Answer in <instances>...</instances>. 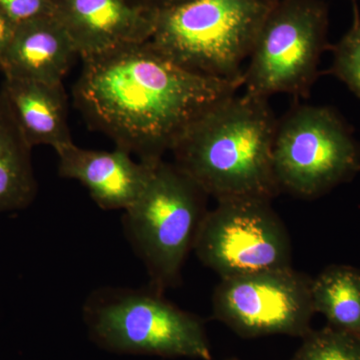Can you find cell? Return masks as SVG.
<instances>
[{
	"mask_svg": "<svg viewBox=\"0 0 360 360\" xmlns=\"http://www.w3.org/2000/svg\"><path fill=\"white\" fill-rule=\"evenodd\" d=\"M73 98L89 127L148 165L160 162L194 118L243 82L198 75L150 44L82 58Z\"/></svg>",
	"mask_w": 360,
	"mask_h": 360,
	"instance_id": "obj_1",
	"label": "cell"
},
{
	"mask_svg": "<svg viewBox=\"0 0 360 360\" xmlns=\"http://www.w3.org/2000/svg\"><path fill=\"white\" fill-rule=\"evenodd\" d=\"M277 120L269 99L224 97L181 132L170 150L174 163L217 201L272 200L281 193L272 163Z\"/></svg>",
	"mask_w": 360,
	"mask_h": 360,
	"instance_id": "obj_2",
	"label": "cell"
},
{
	"mask_svg": "<svg viewBox=\"0 0 360 360\" xmlns=\"http://www.w3.org/2000/svg\"><path fill=\"white\" fill-rule=\"evenodd\" d=\"M82 317L89 340L111 354L212 359L202 319L149 285L96 288L85 300Z\"/></svg>",
	"mask_w": 360,
	"mask_h": 360,
	"instance_id": "obj_3",
	"label": "cell"
},
{
	"mask_svg": "<svg viewBox=\"0 0 360 360\" xmlns=\"http://www.w3.org/2000/svg\"><path fill=\"white\" fill-rule=\"evenodd\" d=\"M207 196L176 165L161 160L123 212V231L146 266L151 288L165 292L181 283L182 269L207 212Z\"/></svg>",
	"mask_w": 360,
	"mask_h": 360,
	"instance_id": "obj_4",
	"label": "cell"
},
{
	"mask_svg": "<svg viewBox=\"0 0 360 360\" xmlns=\"http://www.w3.org/2000/svg\"><path fill=\"white\" fill-rule=\"evenodd\" d=\"M269 9L259 0H191L158 13L149 41L186 70L243 82Z\"/></svg>",
	"mask_w": 360,
	"mask_h": 360,
	"instance_id": "obj_5",
	"label": "cell"
},
{
	"mask_svg": "<svg viewBox=\"0 0 360 360\" xmlns=\"http://www.w3.org/2000/svg\"><path fill=\"white\" fill-rule=\"evenodd\" d=\"M281 193L315 200L360 172V142L331 106L296 104L277 120L272 153Z\"/></svg>",
	"mask_w": 360,
	"mask_h": 360,
	"instance_id": "obj_6",
	"label": "cell"
},
{
	"mask_svg": "<svg viewBox=\"0 0 360 360\" xmlns=\"http://www.w3.org/2000/svg\"><path fill=\"white\" fill-rule=\"evenodd\" d=\"M328 6L322 0H284L269 9L243 70L245 94L269 99L307 98L319 77L328 42Z\"/></svg>",
	"mask_w": 360,
	"mask_h": 360,
	"instance_id": "obj_7",
	"label": "cell"
},
{
	"mask_svg": "<svg viewBox=\"0 0 360 360\" xmlns=\"http://www.w3.org/2000/svg\"><path fill=\"white\" fill-rule=\"evenodd\" d=\"M194 252L220 279L291 266L288 229L271 200L257 198L217 201L201 222Z\"/></svg>",
	"mask_w": 360,
	"mask_h": 360,
	"instance_id": "obj_8",
	"label": "cell"
},
{
	"mask_svg": "<svg viewBox=\"0 0 360 360\" xmlns=\"http://www.w3.org/2000/svg\"><path fill=\"white\" fill-rule=\"evenodd\" d=\"M311 277L292 266L220 279L212 315L239 338L288 335L302 338L315 314Z\"/></svg>",
	"mask_w": 360,
	"mask_h": 360,
	"instance_id": "obj_9",
	"label": "cell"
},
{
	"mask_svg": "<svg viewBox=\"0 0 360 360\" xmlns=\"http://www.w3.org/2000/svg\"><path fill=\"white\" fill-rule=\"evenodd\" d=\"M52 6L82 58L148 41L158 18L127 0H52Z\"/></svg>",
	"mask_w": 360,
	"mask_h": 360,
	"instance_id": "obj_10",
	"label": "cell"
},
{
	"mask_svg": "<svg viewBox=\"0 0 360 360\" xmlns=\"http://www.w3.org/2000/svg\"><path fill=\"white\" fill-rule=\"evenodd\" d=\"M56 153L59 175L79 181L104 210H127L146 188L155 167L116 148L94 150L71 142L59 146Z\"/></svg>",
	"mask_w": 360,
	"mask_h": 360,
	"instance_id": "obj_11",
	"label": "cell"
},
{
	"mask_svg": "<svg viewBox=\"0 0 360 360\" xmlns=\"http://www.w3.org/2000/svg\"><path fill=\"white\" fill-rule=\"evenodd\" d=\"M77 56L72 40L56 16H44L16 26L0 70L6 78L63 84Z\"/></svg>",
	"mask_w": 360,
	"mask_h": 360,
	"instance_id": "obj_12",
	"label": "cell"
},
{
	"mask_svg": "<svg viewBox=\"0 0 360 360\" xmlns=\"http://www.w3.org/2000/svg\"><path fill=\"white\" fill-rule=\"evenodd\" d=\"M2 96L32 148L49 146L56 150L71 143L68 101L63 84L4 78Z\"/></svg>",
	"mask_w": 360,
	"mask_h": 360,
	"instance_id": "obj_13",
	"label": "cell"
},
{
	"mask_svg": "<svg viewBox=\"0 0 360 360\" xmlns=\"http://www.w3.org/2000/svg\"><path fill=\"white\" fill-rule=\"evenodd\" d=\"M32 149L0 91V214L25 210L35 200Z\"/></svg>",
	"mask_w": 360,
	"mask_h": 360,
	"instance_id": "obj_14",
	"label": "cell"
},
{
	"mask_svg": "<svg viewBox=\"0 0 360 360\" xmlns=\"http://www.w3.org/2000/svg\"><path fill=\"white\" fill-rule=\"evenodd\" d=\"M311 297L315 314L328 326L360 340V269L329 265L312 278Z\"/></svg>",
	"mask_w": 360,
	"mask_h": 360,
	"instance_id": "obj_15",
	"label": "cell"
},
{
	"mask_svg": "<svg viewBox=\"0 0 360 360\" xmlns=\"http://www.w3.org/2000/svg\"><path fill=\"white\" fill-rule=\"evenodd\" d=\"M288 360H360V340L326 324L304 336Z\"/></svg>",
	"mask_w": 360,
	"mask_h": 360,
	"instance_id": "obj_16",
	"label": "cell"
},
{
	"mask_svg": "<svg viewBox=\"0 0 360 360\" xmlns=\"http://www.w3.org/2000/svg\"><path fill=\"white\" fill-rule=\"evenodd\" d=\"M333 63L329 75L343 82L360 99V11L352 1V21L349 28L335 44L330 45Z\"/></svg>",
	"mask_w": 360,
	"mask_h": 360,
	"instance_id": "obj_17",
	"label": "cell"
},
{
	"mask_svg": "<svg viewBox=\"0 0 360 360\" xmlns=\"http://www.w3.org/2000/svg\"><path fill=\"white\" fill-rule=\"evenodd\" d=\"M0 13L15 23L53 15L52 0H0Z\"/></svg>",
	"mask_w": 360,
	"mask_h": 360,
	"instance_id": "obj_18",
	"label": "cell"
},
{
	"mask_svg": "<svg viewBox=\"0 0 360 360\" xmlns=\"http://www.w3.org/2000/svg\"><path fill=\"white\" fill-rule=\"evenodd\" d=\"M127 1L132 6L141 7L146 11L160 13V11L182 6L191 0H127Z\"/></svg>",
	"mask_w": 360,
	"mask_h": 360,
	"instance_id": "obj_19",
	"label": "cell"
},
{
	"mask_svg": "<svg viewBox=\"0 0 360 360\" xmlns=\"http://www.w3.org/2000/svg\"><path fill=\"white\" fill-rule=\"evenodd\" d=\"M16 26L18 25L6 18L4 13H0V63L13 40Z\"/></svg>",
	"mask_w": 360,
	"mask_h": 360,
	"instance_id": "obj_20",
	"label": "cell"
},
{
	"mask_svg": "<svg viewBox=\"0 0 360 360\" xmlns=\"http://www.w3.org/2000/svg\"><path fill=\"white\" fill-rule=\"evenodd\" d=\"M260 2L265 4V6H269V8L276 6V4H281V2L284 1V0H259Z\"/></svg>",
	"mask_w": 360,
	"mask_h": 360,
	"instance_id": "obj_21",
	"label": "cell"
},
{
	"mask_svg": "<svg viewBox=\"0 0 360 360\" xmlns=\"http://www.w3.org/2000/svg\"><path fill=\"white\" fill-rule=\"evenodd\" d=\"M224 360H241V359H238V357H236V356H229V357H227V359H225Z\"/></svg>",
	"mask_w": 360,
	"mask_h": 360,
	"instance_id": "obj_22",
	"label": "cell"
},
{
	"mask_svg": "<svg viewBox=\"0 0 360 360\" xmlns=\"http://www.w3.org/2000/svg\"><path fill=\"white\" fill-rule=\"evenodd\" d=\"M350 1H357V0H350Z\"/></svg>",
	"mask_w": 360,
	"mask_h": 360,
	"instance_id": "obj_23",
	"label": "cell"
}]
</instances>
